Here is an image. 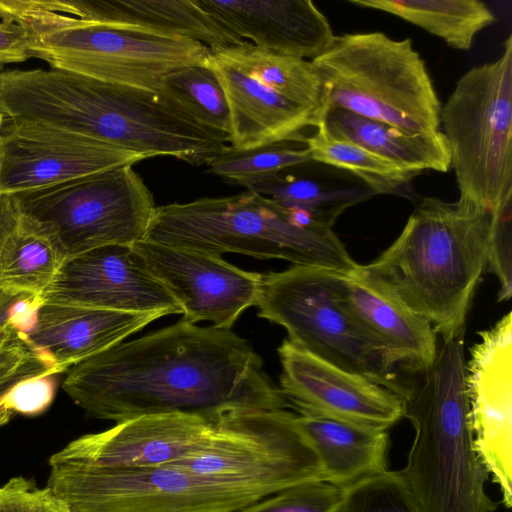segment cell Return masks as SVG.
<instances>
[{
    "instance_id": "obj_1",
    "label": "cell",
    "mask_w": 512,
    "mask_h": 512,
    "mask_svg": "<svg viewBox=\"0 0 512 512\" xmlns=\"http://www.w3.org/2000/svg\"><path fill=\"white\" fill-rule=\"evenodd\" d=\"M63 389L87 415L116 423L166 413L218 419L292 408L246 339L184 319L76 363Z\"/></svg>"
},
{
    "instance_id": "obj_2",
    "label": "cell",
    "mask_w": 512,
    "mask_h": 512,
    "mask_svg": "<svg viewBox=\"0 0 512 512\" xmlns=\"http://www.w3.org/2000/svg\"><path fill=\"white\" fill-rule=\"evenodd\" d=\"M493 222L494 213L473 201L424 197L397 239L355 274L447 341L465 331Z\"/></svg>"
},
{
    "instance_id": "obj_3",
    "label": "cell",
    "mask_w": 512,
    "mask_h": 512,
    "mask_svg": "<svg viewBox=\"0 0 512 512\" xmlns=\"http://www.w3.org/2000/svg\"><path fill=\"white\" fill-rule=\"evenodd\" d=\"M465 331L442 341L433 365L404 399L414 428L400 470L422 512H494L489 474L474 445L466 386Z\"/></svg>"
},
{
    "instance_id": "obj_4",
    "label": "cell",
    "mask_w": 512,
    "mask_h": 512,
    "mask_svg": "<svg viewBox=\"0 0 512 512\" xmlns=\"http://www.w3.org/2000/svg\"><path fill=\"white\" fill-rule=\"evenodd\" d=\"M145 239L221 256L236 253L354 274L359 264L331 228L256 192L157 206Z\"/></svg>"
},
{
    "instance_id": "obj_5",
    "label": "cell",
    "mask_w": 512,
    "mask_h": 512,
    "mask_svg": "<svg viewBox=\"0 0 512 512\" xmlns=\"http://www.w3.org/2000/svg\"><path fill=\"white\" fill-rule=\"evenodd\" d=\"M0 18L22 26L29 57L50 68L154 93L166 74L211 54L194 39L48 12L32 0H0Z\"/></svg>"
},
{
    "instance_id": "obj_6",
    "label": "cell",
    "mask_w": 512,
    "mask_h": 512,
    "mask_svg": "<svg viewBox=\"0 0 512 512\" xmlns=\"http://www.w3.org/2000/svg\"><path fill=\"white\" fill-rule=\"evenodd\" d=\"M311 62L325 86L326 112L344 109L413 134L439 130L441 103L409 38L343 34Z\"/></svg>"
},
{
    "instance_id": "obj_7",
    "label": "cell",
    "mask_w": 512,
    "mask_h": 512,
    "mask_svg": "<svg viewBox=\"0 0 512 512\" xmlns=\"http://www.w3.org/2000/svg\"><path fill=\"white\" fill-rule=\"evenodd\" d=\"M440 124L451 156L459 198L493 213L512 205V35L500 57L464 73Z\"/></svg>"
},
{
    "instance_id": "obj_8",
    "label": "cell",
    "mask_w": 512,
    "mask_h": 512,
    "mask_svg": "<svg viewBox=\"0 0 512 512\" xmlns=\"http://www.w3.org/2000/svg\"><path fill=\"white\" fill-rule=\"evenodd\" d=\"M332 272L293 265L262 274L258 316L285 328L288 340L346 371L407 397L413 382L343 306Z\"/></svg>"
},
{
    "instance_id": "obj_9",
    "label": "cell",
    "mask_w": 512,
    "mask_h": 512,
    "mask_svg": "<svg viewBox=\"0 0 512 512\" xmlns=\"http://www.w3.org/2000/svg\"><path fill=\"white\" fill-rule=\"evenodd\" d=\"M261 499L286 488L324 481L312 444L287 410L233 412L221 416L201 453L170 464Z\"/></svg>"
},
{
    "instance_id": "obj_10",
    "label": "cell",
    "mask_w": 512,
    "mask_h": 512,
    "mask_svg": "<svg viewBox=\"0 0 512 512\" xmlns=\"http://www.w3.org/2000/svg\"><path fill=\"white\" fill-rule=\"evenodd\" d=\"M133 165L17 193L20 212L47 225L67 258L144 240L155 214L153 194Z\"/></svg>"
},
{
    "instance_id": "obj_11",
    "label": "cell",
    "mask_w": 512,
    "mask_h": 512,
    "mask_svg": "<svg viewBox=\"0 0 512 512\" xmlns=\"http://www.w3.org/2000/svg\"><path fill=\"white\" fill-rule=\"evenodd\" d=\"M70 512L238 511L260 497L170 465H50L46 485Z\"/></svg>"
},
{
    "instance_id": "obj_12",
    "label": "cell",
    "mask_w": 512,
    "mask_h": 512,
    "mask_svg": "<svg viewBox=\"0 0 512 512\" xmlns=\"http://www.w3.org/2000/svg\"><path fill=\"white\" fill-rule=\"evenodd\" d=\"M182 308V319L230 329L256 306L262 274L240 269L221 256L149 239L132 245Z\"/></svg>"
},
{
    "instance_id": "obj_13",
    "label": "cell",
    "mask_w": 512,
    "mask_h": 512,
    "mask_svg": "<svg viewBox=\"0 0 512 512\" xmlns=\"http://www.w3.org/2000/svg\"><path fill=\"white\" fill-rule=\"evenodd\" d=\"M40 302L129 313L182 314L132 245H109L66 258Z\"/></svg>"
},
{
    "instance_id": "obj_14",
    "label": "cell",
    "mask_w": 512,
    "mask_h": 512,
    "mask_svg": "<svg viewBox=\"0 0 512 512\" xmlns=\"http://www.w3.org/2000/svg\"><path fill=\"white\" fill-rule=\"evenodd\" d=\"M466 362L474 445L502 494L512 504V313L479 333Z\"/></svg>"
},
{
    "instance_id": "obj_15",
    "label": "cell",
    "mask_w": 512,
    "mask_h": 512,
    "mask_svg": "<svg viewBox=\"0 0 512 512\" xmlns=\"http://www.w3.org/2000/svg\"><path fill=\"white\" fill-rule=\"evenodd\" d=\"M218 419L187 413L146 415L82 435L52 454L56 464L95 468L170 465L204 451Z\"/></svg>"
},
{
    "instance_id": "obj_16",
    "label": "cell",
    "mask_w": 512,
    "mask_h": 512,
    "mask_svg": "<svg viewBox=\"0 0 512 512\" xmlns=\"http://www.w3.org/2000/svg\"><path fill=\"white\" fill-rule=\"evenodd\" d=\"M144 159L95 139L9 122L0 131V194L33 191Z\"/></svg>"
},
{
    "instance_id": "obj_17",
    "label": "cell",
    "mask_w": 512,
    "mask_h": 512,
    "mask_svg": "<svg viewBox=\"0 0 512 512\" xmlns=\"http://www.w3.org/2000/svg\"><path fill=\"white\" fill-rule=\"evenodd\" d=\"M277 352L282 367L280 389L299 414L382 430L404 417V400L390 389L322 360L288 339Z\"/></svg>"
},
{
    "instance_id": "obj_18",
    "label": "cell",
    "mask_w": 512,
    "mask_h": 512,
    "mask_svg": "<svg viewBox=\"0 0 512 512\" xmlns=\"http://www.w3.org/2000/svg\"><path fill=\"white\" fill-rule=\"evenodd\" d=\"M242 40L312 61L332 45L326 16L309 0H194Z\"/></svg>"
},
{
    "instance_id": "obj_19",
    "label": "cell",
    "mask_w": 512,
    "mask_h": 512,
    "mask_svg": "<svg viewBox=\"0 0 512 512\" xmlns=\"http://www.w3.org/2000/svg\"><path fill=\"white\" fill-rule=\"evenodd\" d=\"M207 63L228 101L231 146L250 149L279 142L305 143L303 130L321 123L315 112L280 95L216 52L211 51Z\"/></svg>"
},
{
    "instance_id": "obj_20",
    "label": "cell",
    "mask_w": 512,
    "mask_h": 512,
    "mask_svg": "<svg viewBox=\"0 0 512 512\" xmlns=\"http://www.w3.org/2000/svg\"><path fill=\"white\" fill-rule=\"evenodd\" d=\"M343 306L383 348L409 380L434 363L437 334L429 322L381 294L354 274L332 272Z\"/></svg>"
},
{
    "instance_id": "obj_21",
    "label": "cell",
    "mask_w": 512,
    "mask_h": 512,
    "mask_svg": "<svg viewBox=\"0 0 512 512\" xmlns=\"http://www.w3.org/2000/svg\"><path fill=\"white\" fill-rule=\"evenodd\" d=\"M161 317L159 313H129L41 302L26 334L63 373Z\"/></svg>"
},
{
    "instance_id": "obj_22",
    "label": "cell",
    "mask_w": 512,
    "mask_h": 512,
    "mask_svg": "<svg viewBox=\"0 0 512 512\" xmlns=\"http://www.w3.org/2000/svg\"><path fill=\"white\" fill-rule=\"evenodd\" d=\"M36 7L88 21L150 29L199 41L211 50L244 40L194 0H36Z\"/></svg>"
},
{
    "instance_id": "obj_23",
    "label": "cell",
    "mask_w": 512,
    "mask_h": 512,
    "mask_svg": "<svg viewBox=\"0 0 512 512\" xmlns=\"http://www.w3.org/2000/svg\"><path fill=\"white\" fill-rule=\"evenodd\" d=\"M296 423L317 452L324 481L345 488L387 470L388 430L320 415H296Z\"/></svg>"
},
{
    "instance_id": "obj_24",
    "label": "cell",
    "mask_w": 512,
    "mask_h": 512,
    "mask_svg": "<svg viewBox=\"0 0 512 512\" xmlns=\"http://www.w3.org/2000/svg\"><path fill=\"white\" fill-rule=\"evenodd\" d=\"M333 137L354 142L363 148L415 172L451 168L448 143L442 131L408 133L353 112L328 110L319 124Z\"/></svg>"
},
{
    "instance_id": "obj_25",
    "label": "cell",
    "mask_w": 512,
    "mask_h": 512,
    "mask_svg": "<svg viewBox=\"0 0 512 512\" xmlns=\"http://www.w3.org/2000/svg\"><path fill=\"white\" fill-rule=\"evenodd\" d=\"M66 258L54 232L19 211L0 250V291L39 298Z\"/></svg>"
},
{
    "instance_id": "obj_26",
    "label": "cell",
    "mask_w": 512,
    "mask_h": 512,
    "mask_svg": "<svg viewBox=\"0 0 512 512\" xmlns=\"http://www.w3.org/2000/svg\"><path fill=\"white\" fill-rule=\"evenodd\" d=\"M290 101L315 112H326L324 83L311 61L260 48L248 41L211 50Z\"/></svg>"
},
{
    "instance_id": "obj_27",
    "label": "cell",
    "mask_w": 512,
    "mask_h": 512,
    "mask_svg": "<svg viewBox=\"0 0 512 512\" xmlns=\"http://www.w3.org/2000/svg\"><path fill=\"white\" fill-rule=\"evenodd\" d=\"M263 195L283 208L299 211L318 224L331 228L349 207L374 194L358 178L295 176L281 173L247 188Z\"/></svg>"
},
{
    "instance_id": "obj_28",
    "label": "cell",
    "mask_w": 512,
    "mask_h": 512,
    "mask_svg": "<svg viewBox=\"0 0 512 512\" xmlns=\"http://www.w3.org/2000/svg\"><path fill=\"white\" fill-rule=\"evenodd\" d=\"M358 7L395 15L441 38L458 50H468L476 35L495 21L479 0H348Z\"/></svg>"
},
{
    "instance_id": "obj_29",
    "label": "cell",
    "mask_w": 512,
    "mask_h": 512,
    "mask_svg": "<svg viewBox=\"0 0 512 512\" xmlns=\"http://www.w3.org/2000/svg\"><path fill=\"white\" fill-rule=\"evenodd\" d=\"M306 137L313 161L350 173L375 194L409 196L408 186L419 173L403 168L365 148L331 136L322 125Z\"/></svg>"
},
{
    "instance_id": "obj_30",
    "label": "cell",
    "mask_w": 512,
    "mask_h": 512,
    "mask_svg": "<svg viewBox=\"0 0 512 512\" xmlns=\"http://www.w3.org/2000/svg\"><path fill=\"white\" fill-rule=\"evenodd\" d=\"M160 93L202 126L230 138L228 101L222 84L207 61L184 66L166 74L161 80Z\"/></svg>"
},
{
    "instance_id": "obj_31",
    "label": "cell",
    "mask_w": 512,
    "mask_h": 512,
    "mask_svg": "<svg viewBox=\"0 0 512 512\" xmlns=\"http://www.w3.org/2000/svg\"><path fill=\"white\" fill-rule=\"evenodd\" d=\"M287 143H272L250 149L225 145L206 163L208 172L248 188L286 169L313 161L307 147L294 148Z\"/></svg>"
},
{
    "instance_id": "obj_32",
    "label": "cell",
    "mask_w": 512,
    "mask_h": 512,
    "mask_svg": "<svg viewBox=\"0 0 512 512\" xmlns=\"http://www.w3.org/2000/svg\"><path fill=\"white\" fill-rule=\"evenodd\" d=\"M342 490L336 512H422L401 471L385 470Z\"/></svg>"
},
{
    "instance_id": "obj_33",
    "label": "cell",
    "mask_w": 512,
    "mask_h": 512,
    "mask_svg": "<svg viewBox=\"0 0 512 512\" xmlns=\"http://www.w3.org/2000/svg\"><path fill=\"white\" fill-rule=\"evenodd\" d=\"M342 488L325 481L298 484L258 500L237 512H336Z\"/></svg>"
},
{
    "instance_id": "obj_34",
    "label": "cell",
    "mask_w": 512,
    "mask_h": 512,
    "mask_svg": "<svg viewBox=\"0 0 512 512\" xmlns=\"http://www.w3.org/2000/svg\"><path fill=\"white\" fill-rule=\"evenodd\" d=\"M31 368H45L60 374L54 361L11 322L0 327V381Z\"/></svg>"
},
{
    "instance_id": "obj_35",
    "label": "cell",
    "mask_w": 512,
    "mask_h": 512,
    "mask_svg": "<svg viewBox=\"0 0 512 512\" xmlns=\"http://www.w3.org/2000/svg\"><path fill=\"white\" fill-rule=\"evenodd\" d=\"M0 512H70L67 505L46 486L39 488L23 476L0 486Z\"/></svg>"
},
{
    "instance_id": "obj_36",
    "label": "cell",
    "mask_w": 512,
    "mask_h": 512,
    "mask_svg": "<svg viewBox=\"0 0 512 512\" xmlns=\"http://www.w3.org/2000/svg\"><path fill=\"white\" fill-rule=\"evenodd\" d=\"M57 374L36 375L14 384L2 397L3 407L11 413L37 416L52 404L56 393Z\"/></svg>"
},
{
    "instance_id": "obj_37",
    "label": "cell",
    "mask_w": 512,
    "mask_h": 512,
    "mask_svg": "<svg viewBox=\"0 0 512 512\" xmlns=\"http://www.w3.org/2000/svg\"><path fill=\"white\" fill-rule=\"evenodd\" d=\"M27 36L24 28L16 23L0 22V71L10 63L28 60Z\"/></svg>"
},
{
    "instance_id": "obj_38",
    "label": "cell",
    "mask_w": 512,
    "mask_h": 512,
    "mask_svg": "<svg viewBox=\"0 0 512 512\" xmlns=\"http://www.w3.org/2000/svg\"><path fill=\"white\" fill-rule=\"evenodd\" d=\"M18 215L19 209L14 196L0 194V250L7 235L15 226Z\"/></svg>"
},
{
    "instance_id": "obj_39",
    "label": "cell",
    "mask_w": 512,
    "mask_h": 512,
    "mask_svg": "<svg viewBox=\"0 0 512 512\" xmlns=\"http://www.w3.org/2000/svg\"><path fill=\"white\" fill-rule=\"evenodd\" d=\"M57 374L55 371L45 368H31L19 372L7 379L0 381V428L10 422L13 415L9 413L2 405L1 399L4 394L18 381L36 375Z\"/></svg>"
},
{
    "instance_id": "obj_40",
    "label": "cell",
    "mask_w": 512,
    "mask_h": 512,
    "mask_svg": "<svg viewBox=\"0 0 512 512\" xmlns=\"http://www.w3.org/2000/svg\"><path fill=\"white\" fill-rule=\"evenodd\" d=\"M22 296L24 295H14L5 292L0 294V327L10 320L13 306Z\"/></svg>"
},
{
    "instance_id": "obj_41",
    "label": "cell",
    "mask_w": 512,
    "mask_h": 512,
    "mask_svg": "<svg viewBox=\"0 0 512 512\" xmlns=\"http://www.w3.org/2000/svg\"><path fill=\"white\" fill-rule=\"evenodd\" d=\"M4 120H5V118H1V119H0V131H1V128H2V126H3Z\"/></svg>"
},
{
    "instance_id": "obj_42",
    "label": "cell",
    "mask_w": 512,
    "mask_h": 512,
    "mask_svg": "<svg viewBox=\"0 0 512 512\" xmlns=\"http://www.w3.org/2000/svg\"><path fill=\"white\" fill-rule=\"evenodd\" d=\"M217 512H237V511H217Z\"/></svg>"
},
{
    "instance_id": "obj_43",
    "label": "cell",
    "mask_w": 512,
    "mask_h": 512,
    "mask_svg": "<svg viewBox=\"0 0 512 512\" xmlns=\"http://www.w3.org/2000/svg\"><path fill=\"white\" fill-rule=\"evenodd\" d=\"M1 118H4V116L0 113V119H1Z\"/></svg>"
}]
</instances>
